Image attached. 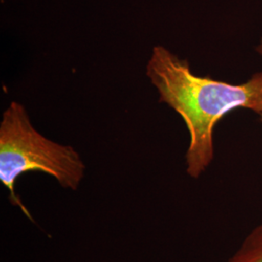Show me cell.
Masks as SVG:
<instances>
[{
  "label": "cell",
  "mask_w": 262,
  "mask_h": 262,
  "mask_svg": "<svg viewBox=\"0 0 262 262\" xmlns=\"http://www.w3.org/2000/svg\"><path fill=\"white\" fill-rule=\"evenodd\" d=\"M146 74L159 94V102L174 109L189 132L187 172L196 179L214 159L213 133L215 124L236 108L262 113V71L241 84L194 75L188 61L168 49L156 46Z\"/></svg>",
  "instance_id": "obj_1"
},
{
  "label": "cell",
  "mask_w": 262,
  "mask_h": 262,
  "mask_svg": "<svg viewBox=\"0 0 262 262\" xmlns=\"http://www.w3.org/2000/svg\"><path fill=\"white\" fill-rule=\"evenodd\" d=\"M259 116H260V120H261V122H262V113H261V114H260V115H259Z\"/></svg>",
  "instance_id": "obj_5"
},
{
  "label": "cell",
  "mask_w": 262,
  "mask_h": 262,
  "mask_svg": "<svg viewBox=\"0 0 262 262\" xmlns=\"http://www.w3.org/2000/svg\"><path fill=\"white\" fill-rule=\"evenodd\" d=\"M256 52H257L259 55H261L262 56V39L261 41H260V43L258 44V46L256 47Z\"/></svg>",
  "instance_id": "obj_4"
},
{
  "label": "cell",
  "mask_w": 262,
  "mask_h": 262,
  "mask_svg": "<svg viewBox=\"0 0 262 262\" xmlns=\"http://www.w3.org/2000/svg\"><path fill=\"white\" fill-rule=\"evenodd\" d=\"M228 262H262V225L247 236Z\"/></svg>",
  "instance_id": "obj_3"
},
{
  "label": "cell",
  "mask_w": 262,
  "mask_h": 262,
  "mask_svg": "<svg viewBox=\"0 0 262 262\" xmlns=\"http://www.w3.org/2000/svg\"><path fill=\"white\" fill-rule=\"evenodd\" d=\"M31 171L46 173L61 187L77 190L84 179L85 165L73 147L39 133L24 105L13 101L0 122V182L9 191L12 206L34 222L15 189L17 179Z\"/></svg>",
  "instance_id": "obj_2"
}]
</instances>
